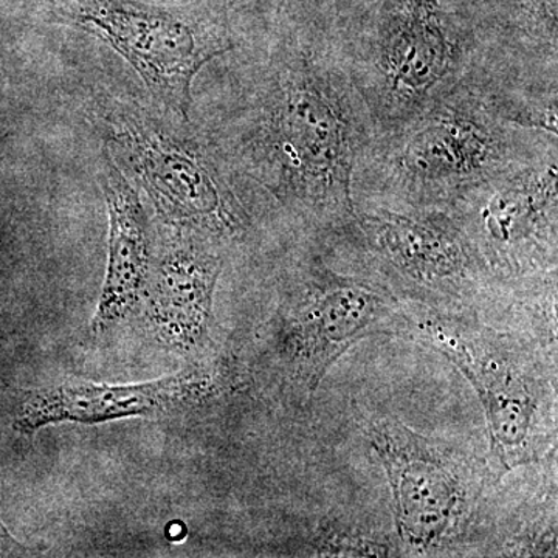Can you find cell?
I'll return each mask as SVG.
<instances>
[{"mask_svg":"<svg viewBox=\"0 0 558 558\" xmlns=\"http://www.w3.org/2000/svg\"><path fill=\"white\" fill-rule=\"evenodd\" d=\"M352 3H354V0H336V5L340 13H344Z\"/></svg>","mask_w":558,"mask_h":558,"instance_id":"2e32d148","label":"cell"},{"mask_svg":"<svg viewBox=\"0 0 558 558\" xmlns=\"http://www.w3.org/2000/svg\"><path fill=\"white\" fill-rule=\"evenodd\" d=\"M101 121L117 156L168 226L220 247L247 238L253 219L238 193V175L211 143L179 135L130 102H112Z\"/></svg>","mask_w":558,"mask_h":558,"instance_id":"8992f818","label":"cell"},{"mask_svg":"<svg viewBox=\"0 0 558 558\" xmlns=\"http://www.w3.org/2000/svg\"><path fill=\"white\" fill-rule=\"evenodd\" d=\"M101 186L109 215L108 267L90 323L94 337L106 336L137 310L153 266L148 220L137 190L109 156L105 157Z\"/></svg>","mask_w":558,"mask_h":558,"instance_id":"4fadbf2b","label":"cell"},{"mask_svg":"<svg viewBox=\"0 0 558 558\" xmlns=\"http://www.w3.org/2000/svg\"><path fill=\"white\" fill-rule=\"evenodd\" d=\"M218 389L211 369L193 366L143 384L69 380L36 389L22 403L14 427L31 436L60 424L98 425L150 417L209 398Z\"/></svg>","mask_w":558,"mask_h":558,"instance_id":"8fae6325","label":"cell"},{"mask_svg":"<svg viewBox=\"0 0 558 558\" xmlns=\"http://www.w3.org/2000/svg\"><path fill=\"white\" fill-rule=\"evenodd\" d=\"M27 548L22 546L13 535L7 531L5 524L0 521V557L24 556Z\"/></svg>","mask_w":558,"mask_h":558,"instance_id":"9a60e30c","label":"cell"},{"mask_svg":"<svg viewBox=\"0 0 558 558\" xmlns=\"http://www.w3.org/2000/svg\"><path fill=\"white\" fill-rule=\"evenodd\" d=\"M73 20L130 62L150 94L185 121L201 70L236 49L220 22L191 21L132 0H76Z\"/></svg>","mask_w":558,"mask_h":558,"instance_id":"30bf717a","label":"cell"},{"mask_svg":"<svg viewBox=\"0 0 558 558\" xmlns=\"http://www.w3.org/2000/svg\"><path fill=\"white\" fill-rule=\"evenodd\" d=\"M405 333L449 360L486 414L497 480L537 462L553 435V388L538 359L509 333L447 307L405 306Z\"/></svg>","mask_w":558,"mask_h":558,"instance_id":"277c9868","label":"cell"},{"mask_svg":"<svg viewBox=\"0 0 558 558\" xmlns=\"http://www.w3.org/2000/svg\"><path fill=\"white\" fill-rule=\"evenodd\" d=\"M558 148V134L506 120L469 78L380 132L360 154L355 205L446 209L465 191Z\"/></svg>","mask_w":558,"mask_h":558,"instance_id":"7a4b0ae2","label":"cell"},{"mask_svg":"<svg viewBox=\"0 0 558 558\" xmlns=\"http://www.w3.org/2000/svg\"><path fill=\"white\" fill-rule=\"evenodd\" d=\"M222 269L220 245L202 234L175 230L163 244L143 300L150 328L167 347L180 352L204 347Z\"/></svg>","mask_w":558,"mask_h":558,"instance_id":"7c38bea8","label":"cell"},{"mask_svg":"<svg viewBox=\"0 0 558 558\" xmlns=\"http://www.w3.org/2000/svg\"><path fill=\"white\" fill-rule=\"evenodd\" d=\"M340 31L377 134L457 87L483 51L472 0H373L340 13Z\"/></svg>","mask_w":558,"mask_h":558,"instance_id":"3957f363","label":"cell"},{"mask_svg":"<svg viewBox=\"0 0 558 558\" xmlns=\"http://www.w3.org/2000/svg\"><path fill=\"white\" fill-rule=\"evenodd\" d=\"M352 238L371 267L413 303L447 307L497 288L447 209L355 205Z\"/></svg>","mask_w":558,"mask_h":558,"instance_id":"9c48e42d","label":"cell"},{"mask_svg":"<svg viewBox=\"0 0 558 558\" xmlns=\"http://www.w3.org/2000/svg\"><path fill=\"white\" fill-rule=\"evenodd\" d=\"M211 145L310 240L355 236L352 178L377 131L352 78L336 0H299L245 62Z\"/></svg>","mask_w":558,"mask_h":558,"instance_id":"6da1fadb","label":"cell"},{"mask_svg":"<svg viewBox=\"0 0 558 558\" xmlns=\"http://www.w3.org/2000/svg\"><path fill=\"white\" fill-rule=\"evenodd\" d=\"M368 439L387 475L396 531L407 550L433 556L464 538L478 513V468L461 450L396 417L373 422Z\"/></svg>","mask_w":558,"mask_h":558,"instance_id":"ba28073f","label":"cell"},{"mask_svg":"<svg viewBox=\"0 0 558 558\" xmlns=\"http://www.w3.org/2000/svg\"><path fill=\"white\" fill-rule=\"evenodd\" d=\"M558 148L465 191L447 207L497 286L557 279Z\"/></svg>","mask_w":558,"mask_h":558,"instance_id":"52a82bcc","label":"cell"},{"mask_svg":"<svg viewBox=\"0 0 558 558\" xmlns=\"http://www.w3.org/2000/svg\"><path fill=\"white\" fill-rule=\"evenodd\" d=\"M472 5L488 57L558 70V0H472Z\"/></svg>","mask_w":558,"mask_h":558,"instance_id":"5bb4252c","label":"cell"},{"mask_svg":"<svg viewBox=\"0 0 558 558\" xmlns=\"http://www.w3.org/2000/svg\"><path fill=\"white\" fill-rule=\"evenodd\" d=\"M289 275L274 328V355L286 381L311 398L349 349L368 337L405 332V304L371 267L347 274L310 240ZM368 260V259H366Z\"/></svg>","mask_w":558,"mask_h":558,"instance_id":"5b68a950","label":"cell"}]
</instances>
